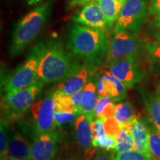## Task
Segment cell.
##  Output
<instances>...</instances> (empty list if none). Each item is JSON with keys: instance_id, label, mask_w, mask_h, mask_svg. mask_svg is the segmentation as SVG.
Instances as JSON below:
<instances>
[{"instance_id": "1", "label": "cell", "mask_w": 160, "mask_h": 160, "mask_svg": "<svg viewBox=\"0 0 160 160\" xmlns=\"http://www.w3.org/2000/svg\"><path fill=\"white\" fill-rule=\"evenodd\" d=\"M81 67L79 62L65 51L57 39L45 40L37 70V79L44 83L61 82Z\"/></svg>"}, {"instance_id": "2", "label": "cell", "mask_w": 160, "mask_h": 160, "mask_svg": "<svg viewBox=\"0 0 160 160\" xmlns=\"http://www.w3.org/2000/svg\"><path fill=\"white\" fill-rule=\"evenodd\" d=\"M108 44L105 32L75 23L69 31L67 49L76 57L99 65L106 59Z\"/></svg>"}, {"instance_id": "3", "label": "cell", "mask_w": 160, "mask_h": 160, "mask_svg": "<svg viewBox=\"0 0 160 160\" xmlns=\"http://www.w3.org/2000/svg\"><path fill=\"white\" fill-rule=\"evenodd\" d=\"M51 2L42 4L20 19L16 24L8 48L11 57H17L34 41L48 19Z\"/></svg>"}, {"instance_id": "4", "label": "cell", "mask_w": 160, "mask_h": 160, "mask_svg": "<svg viewBox=\"0 0 160 160\" xmlns=\"http://www.w3.org/2000/svg\"><path fill=\"white\" fill-rule=\"evenodd\" d=\"M45 40L40 41L31 50L27 59L16 69L6 82L5 93L26 88L33 84L37 79V70Z\"/></svg>"}, {"instance_id": "5", "label": "cell", "mask_w": 160, "mask_h": 160, "mask_svg": "<svg viewBox=\"0 0 160 160\" xmlns=\"http://www.w3.org/2000/svg\"><path fill=\"white\" fill-rule=\"evenodd\" d=\"M44 82L37 79L26 88L5 93L2 106L8 118L12 119L21 117L35 102V99L42 90Z\"/></svg>"}, {"instance_id": "6", "label": "cell", "mask_w": 160, "mask_h": 160, "mask_svg": "<svg viewBox=\"0 0 160 160\" xmlns=\"http://www.w3.org/2000/svg\"><path fill=\"white\" fill-rule=\"evenodd\" d=\"M150 0H126L113 31H125L137 36L147 22Z\"/></svg>"}, {"instance_id": "7", "label": "cell", "mask_w": 160, "mask_h": 160, "mask_svg": "<svg viewBox=\"0 0 160 160\" xmlns=\"http://www.w3.org/2000/svg\"><path fill=\"white\" fill-rule=\"evenodd\" d=\"M145 51V42L128 31H113L108 44L106 62L108 64L133 56L139 57Z\"/></svg>"}, {"instance_id": "8", "label": "cell", "mask_w": 160, "mask_h": 160, "mask_svg": "<svg viewBox=\"0 0 160 160\" xmlns=\"http://www.w3.org/2000/svg\"><path fill=\"white\" fill-rule=\"evenodd\" d=\"M36 131L39 133L55 131V102L53 92L47 93L45 97L35 102L30 108Z\"/></svg>"}, {"instance_id": "9", "label": "cell", "mask_w": 160, "mask_h": 160, "mask_svg": "<svg viewBox=\"0 0 160 160\" xmlns=\"http://www.w3.org/2000/svg\"><path fill=\"white\" fill-rule=\"evenodd\" d=\"M108 65L110 73L127 88H132L140 82L145 75L138 57L130 56Z\"/></svg>"}, {"instance_id": "10", "label": "cell", "mask_w": 160, "mask_h": 160, "mask_svg": "<svg viewBox=\"0 0 160 160\" xmlns=\"http://www.w3.org/2000/svg\"><path fill=\"white\" fill-rule=\"evenodd\" d=\"M73 21L79 25L102 30L106 33L111 32L113 26L105 17L97 0L83 6L73 16Z\"/></svg>"}, {"instance_id": "11", "label": "cell", "mask_w": 160, "mask_h": 160, "mask_svg": "<svg viewBox=\"0 0 160 160\" xmlns=\"http://www.w3.org/2000/svg\"><path fill=\"white\" fill-rule=\"evenodd\" d=\"M97 66H99V64L85 61L84 65H81L73 74L63 81L59 82L55 91L64 95L72 96L82 91L89 81L90 77Z\"/></svg>"}, {"instance_id": "12", "label": "cell", "mask_w": 160, "mask_h": 160, "mask_svg": "<svg viewBox=\"0 0 160 160\" xmlns=\"http://www.w3.org/2000/svg\"><path fill=\"white\" fill-rule=\"evenodd\" d=\"M59 137L57 131L38 134L31 144L33 160H54L59 150Z\"/></svg>"}, {"instance_id": "13", "label": "cell", "mask_w": 160, "mask_h": 160, "mask_svg": "<svg viewBox=\"0 0 160 160\" xmlns=\"http://www.w3.org/2000/svg\"><path fill=\"white\" fill-rule=\"evenodd\" d=\"M97 94L100 97H110L119 102L127 97L128 88L109 71H105L96 81Z\"/></svg>"}, {"instance_id": "14", "label": "cell", "mask_w": 160, "mask_h": 160, "mask_svg": "<svg viewBox=\"0 0 160 160\" xmlns=\"http://www.w3.org/2000/svg\"><path fill=\"white\" fill-rule=\"evenodd\" d=\"M94 118L91 116L84 114L78 117L74 122L75 137L79 148L85 152L86 155H90L95 151L93 147V133L91 129V122Z\"/></svg>"}, {"instance_id": "15", "label": "cell", "mask_w": 160, "mask_h": 160, "mask_svg": "<svg viewBox=\"0 0 160 160\" xmlns=\"http://www.w3.org/2000/svg\"><path fill=\"white\" fill-rule=\"evenodd\" d=\"M122 128L131 135L134 150L151 157L149 151V132L147 125L142 120L137 117L131 122L122 125Z\"/></svg>"}, {"instance_id": "16", "label": "cell", "mask_w": 160, "mask_h": 160, "mask_svg": "<svg viewBox=\"0 0 160 160\" xmlns=\"http://www.w3.org/2000/svg\"><path fill=\"white\" fill-rule=\"evenodd\" d=\"M93 133V145L94 148L115 151L116 138L108 136L104 128V123L101 119H95L91 122Z\"/></svg>"}, {"instance_id": "17", "label": "cell", "mask_w": 160, "mask_h": 160, "mask_svg": "<svg viewBox=\"0 0 160 160\" xmlns=\"http://www.w3.org/2000/svg\"><path fill=\"white\" fill-rule=\"evenodd\" d=\"M8 155L19 160H33L31 145L18 132H14L8 140Z\"/></svg>"}, {"instance_id": "18", "label": "cell", "mask_w": 160, "mask_h": 160, "mask_svg": "<svg viewBox=\"0 0 160 160\" xmlns=\"http://www.w3.org/2000/svg\"><path fill=\"white\" fill-rule=\"evenodd\" d=\"M99 96L97 92L95 82L90 79L82 89V114L91 116L94 118V109Z\"/></svg>"}, {"instance_id": "19", "label": "cell", "mask_w": 160, "mask_h": 160, "mask_svg": "<svg viewBox=\"0 0 160 160\" xmlns=\"http://www.w3.org/2000/svg\"><path fill=\"white\" fill-rule=\"evenodd\" d=\"M143 99L152 125L160 132V90L145 94Z\"/></svg>"}, {"instance_id": "20", "label": "cell", "mask_w": 160, "mask_h": 160, "mask_svg": "<svg viewBox=\"0 0 160 160\" xmlns=\"http://www.w3.org/2000/svg\"><path fill=\"white\" fill-rule=\"evenodd\" d=\"M99 7L109 22H117L125 2L122 0H97Z\"/></svg>"}, {"instance_id": "21", "label": "cell", "mask_w": 160, "mask_h": 160, "mask_svg": "<svg viewBox=\"0 0 160 160\" xmlns=\"http://www.w3.org/2000/svg\"><path fill=\"white\" fill-rule=\"evenodd\" d=\"M114 118L122 125H124L133 122L137 117L132 104L129 102H122L116 105Z\"/></svg>"}, {"instance_id": "22", "label": "cell", "mask_w": 160, "mask_h": 160, "mask_svg": "<svg viewBox=\"0 0 160 160\" xmlns=\"http://www.w3.org/2000/svg\"><path fill=\"white\" fill-rule=\"evenodd\" d=\"M150 63L160 67V39H149L145 42V51Z\"/></svg>"}, {"instance_id": "23", "label": "cell", "mask_w": 160, "mask_h": 160, "mask_svg": "<svg viewBox=\"0 0 160 160\" xmlns=\"http://www.w3.org/2000/svg\"><path fill=\"white\" fill-rule=\"evenodd\" d=\"M53 98L55 102V111L73 112L80 116L73 104L71 96L62 94L54 91L53 92Z\"/></svg>"}, {"instance_id": "24", "label": "cell", "mask_w": 160, "mask_h": 160, "mask_svg": "<svg viewBox=\"0 0 160 160\" xmlns=\"http://www.w3.org/2000/svg\"><path fill=\"white\" fill-rule=\"evenodd\" d=\"M148 126L149 132V151L153 160H160V132L152 125Z\"/></svg>"}, {"instance_id": "25", "label": "cell", "mask_w": 160, "mask_h": 160, "mask_svg": "<svg viewBox=\"0 0 160 160\" xmlns=\"http://www.w3.org/2000/svg\"><path fill=\"white\" fill-rule=\"evenodd\" d=\"M116 148L115 151L117 153H124L129 151L134 150L133 148V141L131 135L128 131H126L122 128V130L116 137Z\"/></svg>"}, {"instance_id": "26", "label": "cell", "mask_w": 160, "mask_h": 160, "mask_svg": "<svg viewBox=\"0 0 160 160\" xmlns=\"http://www.w3.org/2000/svg\"><path fill=\"white\" fill-rule=\"evenodd\" d=\"M78 117L79 116L73 112L55 111L54 119L56 125L57 127H62V125L75 122Z\"/></svg>"}, {"instance_id": "27", "label": "cell", "mask_w": 160, "mask_h": 160, "mask_svg": "<svg viewBox=\"0 0 160 160\" xmlns=\"http://www.w3.org/2000/svg\"><path fill=\"white\" fill-rule=\"evenodd\" d=\"M149 39H160V13L151 18L147 26Z\"/></svg>"}, {"instance_id": "28", "label": "cell", "mask_w": 160, "mask_h": 160, "mask_svg": "<svg viewBox=\"0 0 160 160\" xmlns=\"http://www.w3.org/2000/svg\"><path fill=\"white\" fill-rule=\"evenodd\" d=\"M104 123L105 131L108 136L116 138L122 130V125L120 124L114 117L108 118L102 120Z\"/></svg>"}, {"instance_id": "29", "label": "cell", "mask_w": 160, "mask_h": 160, "mask_svg": "<svg viewBox=\"0 0 160 160\" xmlns=\"http://www.w3.org/2000/svg\"><path fill=\"white\" fill-rule=\"evenodd\" d=\"M114 160H153L148 156L136 150L117 153Z\"/></svg>"}, {"instance_id": "30", "label": "cell", "mask_w": 160, "mask_h": 160, "mask_svg": "<svg viewBox=\"0 0 160 160\" xmlns=\"http://www.w3.org/2000/svg\"><path fill=\"white\" fill-rule=\"evenodd\" d=\"M113 102L114 101L110 97H98L94 109V117L96 119H101L105 109Z\"/></svg>"}, {"instance_id": "31", "label": "cell", "mask_w": 160, "mask_h": 160, "mask_svg": "<svg viewBox=\"0 0 160 160\" xmlns=\"http://www.w3.org/2000/svg\"><path fill=\"white\" fill-rule=\"evenodd\" d=\"M8 140L7 134V128L5 122L2 119H1V125H0V151H1V157L8 155Z\"/></svg>"}, {"instance_id": "32", "label": "cell", "mask_w": 160, "mask_h": 160, "mask_svg": "<svg viewBox=\"0 0 160 160\" xmlns=\"http://www.w3.org/2000/svg\"><path fill=\"white\" fill-rule=\"evenodd\" d=\"M160 13V0H150L148 17L150 18Z\"/></svg>"}, {"instance_id": "33", "label": "cell", "mask_w": 160, "mask_h": 160, "mask_svg": "<svg viewBox=\"0 0 160 160\" xmlns=\"http://www.w3.org/2000/svg\"><path fill=\"white\" fill-rule=\"evenodd\" d=\"M113 153H109L107 152H99V153L89 156L87 160H114Z\"/></svg>"}, {"instance_id": "34", "label": "cell", "mask_w": 160, "mask_h": 160, "mask_svg": "<svg viewBox=\"0 0 160 160\" xmlns=\"http://www.w3.org/2000/svg\"><path fill=\"white\" fill-rule=\"evenodd\" d=\"M94 0H68V7L73 8L77 6H85Z\"/></svg>"}, {"instance_id": "35", "label": "cell", "mask_w": 160, "mask_h": 160, "mask_svg": "<svg viewBox=\"0 0 160 160\" xmlns=\"http://www.w3.org/2000/svg\"><path fill=\"white\" fill-rule=\"evenodd\" d=\"M44 1L45 0H28V5H36Z\"/></svg>"}, {"instance_id": "36", "label": "cell", "mask_w": 160, "mask_h": 160, "mask_svg": "<svg viewBox=\"0 0 160 160\" xmlns=\"http://www.w3.org/2000/svg\"><path fill=\"white\" fill-rule=\"evenodd\" d=\"M0 160H19L17 159V158H14L13 157H11V156H4V157H1V159Z\"/></svg>"}, {"instance_id": "37", "label": "cell", "mask_w": 160, "mask_h": 160, "mask_svg": "<svg viewBox=\"0 0 160 160\" xmlns=\"http://www.w3.org/2000/svg\"><path fill=\"white\" fill-rule=\"evenodd\" d=\"M74 160H75V159H74Z\"/></svg>"}]
</instances>
